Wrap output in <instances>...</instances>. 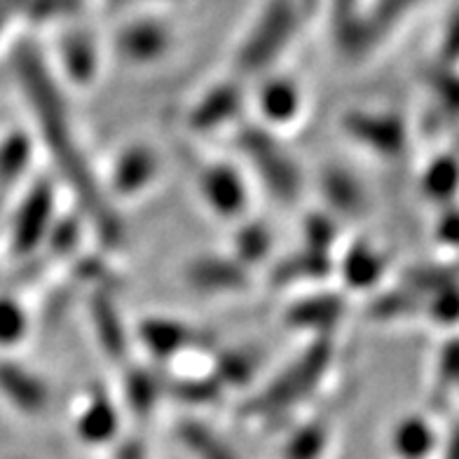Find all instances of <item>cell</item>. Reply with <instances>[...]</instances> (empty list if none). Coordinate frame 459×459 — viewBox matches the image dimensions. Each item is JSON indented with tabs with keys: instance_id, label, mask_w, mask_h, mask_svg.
<instances>
[{
	"instance_id": "2",
	"label": "cell",
	"mask_w": 459,
	"mask_h": 459,
	"mask_svg": "<svg viewBox=\"0 0 459 459\" xmlns=\"http://www.w3.org/2000/svg\"><path fill=\"white\" fill-rule=\"evenodd\" d=\"M187 436H193V438H187V441L193 443L195 450L200 453V459H232L230 453H225L223 447L213 441L212 436L200 434V431H190Z\"/></svg>"
},
{
	"instance_id": "1",
	"label": "cell",
	"mask_w": 459,
	"mask_h": 459,
	"mask_svg": "<svg viewBox=\"0 0 459 459\" xmlns=\"http://www.w3.org/2000/svg\"><path fill=\"white\" fill-rule=\"evenodd\" d=\"M396 446L403 453V457H422L431 446V436L429 431L424 429L422 424H408L399 431V438H396Z\"/></svg>"
},
{
	"instance_id": "3",
	"label": "cell",
	"mask_w": 459,
	"mask_h": 459,
	"mask_svg": "<svg viewBox=\"0 0 459 459\" xmlns=\"http://www.w3.org/2000/svg\"><path fill=\"white\" fill-rule=\"evenodd\" d=\"M129 459H134V457H132V455H129ZM136 459H139V457H136Z\"/></svg>"
}]
</instances>
